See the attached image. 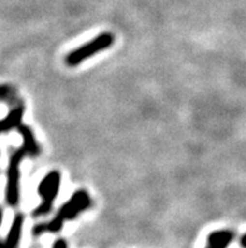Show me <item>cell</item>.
<instances>
[{
    "label": "cell",
    "mask_w": 246,
    "mask_h": 248,
    "mask_svg": "<svg viewBox=\"0 0 246 248\" xmlns=\"http://www.w3.org/2000/svg\"><path fill=\"white\" fill-rule=\"evenodd\" d=\"M90 205V198L86 190H78L72 195L67 203L60 207L56 217L48 222V223H41L34 226L33 234L39 237L44 233H57L63 228V224L66 220H73L78 217L79 214L86 212Z\"/></svg>",
    "instance_id": "6da1fadb"
},
{
    "label": "cell",
    "mask_w": 246,
    "mask_h": 248,
    "mask_svg": "<svg viewBox=\"0 0 246 248\" xmlns=\"http://www.w3.org/2000/svg\"><path fill=\"white\" fill-rule=\"evenodd\" d=\"M60 182H62V176L59 171L53 170L44 176L42 182L38 186V194L43 198V202L38 205L37 209L34 211V217H43L50 213L53 209L54 201H56L57 195L59 193Z\"/></svg>",
    "instance_id": "7a4b0ae2"
},
{
    "label": "cell",
    "mask_w": 246,
    "mask_h": 248,
    "mask_svg": "<svg viewBox=\"0 0 246 248\" xmlns=\"http://www.w3.org/2000/svg\"><path fill=\"white\" fill-rule=\"evenodd\" d=\"M115 43V35L112 33H102V34L97 35L93 41L88 42V43L83 44L81 47L75 48L71 53L67 54L66 63L69 67H75L88 60L89 57L94 56V54L100 53L102 50L109 48Z\"/></svg>",
    "instance_id": "3957f363"
},
{
    "label": "cell",
    "mask_w": 246,
    "mask_h": 248,
    "mask_svg": "<svg viewBox=\"0 0 246 248\" xmlns=\"http://www.w3.org/2000/svg\"><path fill=\"white\" fill-rule=\"evenodd\" d=\"M25 155H29L28 149L23 145L22 148L13 151L9 159V167L6 171V203L12 207L18 204L19 202V178H20V163Z\"/></svg>",
    "instance_id": "277c9868"
},
{
    "label": "cell",
    "mask_w": 246,
    "mask_h": 248,
    "mask_svg": "<svg viewBox=\"0 0 246 248\" xmlns=\"http://www.w3.org/2000/svg\"><path fill=\"white\" fill-rule=\"evenodd\" d=\"M23 224H24V216L23 214H16L13 223L10 226V230L6 234L4 242L1 243V248H16L23 232Z\"/></svg>",
    "instance_id": "5b68a950"
},
{
    "label": "cell",
    "mask_w": 246,
    "mask_h": 248,
    "mask_svg": "<svg viewBox=\"0 0 246 248\" xmlns=\"http://www.w3.org/2000/svg\"><path fill=\"white\" fill-rule=\"evenodd\" d=\"M23 115H24V106L20 102L13 107V110L9 111L5 119L1 121V131L8 132L13 129H18L22 125Z\"/></svg>",
    "instance_id": "8992f818"
},
{
    "label": "cell",
    "mask_w": 246,
    "mask_h": 248,
    "mask_svg": "<svg viewBox=\"0 0 246 248\" xmlns=\"http://www.w3.org/2000/svg\"><path fill=\"white\" fill-rule=\"evenodd\" d=\"M234 232L229 230H221L211 232L207 237V247L210 248H228L234 241Z\"/></svg>",
    "instance_id": "52a82bcc"
},
{
    "label": "cell",
    "mask_w": 246,
    "mask_h": 248,
    "mask_svg": "<svg viewBox=\"0 0 246 248\" xmlns=\"http://www.w3.org/2000/svg\"><path fill=\"white\" fill-rule=\"evenodd\" d=\"M16 130H18L19 134L23 136V145H24L25 148L28 149L29 155L35 157L41 154V149H39V146H38L37 140H35V136H34V132L31 131L30 127H28V126H25L22 124V125L19 126Z\"/></svg>",
    "instance_id": "ba28073f"
},
{
    "label": "cell",
    "mask_w": 246,
    "mask_h": 248,
    "mask_svg": "<svg viewBox=\"0 0 246 248\" xmlns=\"http://www.w3.org/2000/svg\"><path fill=\"white\" fill-rule=\"evenodd\" d=\"M53 248H68V243L64 238H59L53 243Z\"/></svg>",
    "instance_id": "9c48e42d"
},
{
    "label": "cell",
    "mask_w": 246,
    "mask_h": 248,
    "mask_svg": "<svg viewBox=\"0 0 246 248\" xmlns=\"http://www.w3.org/2000/svg\"><path fill=\"white\" fill-rule=\"evenodd\" d=\"M240 246L243 248H246V234H244V236L240 238Z\"/></svg>",
    "instance_id": "30bf717a"
},
{
    "label": "cell",
    "mask_w": 246,
    "mask_h": 248,
    "mask_svg": "<svg viewBox=\"0 0 246 248\" xmlns=\"http://www.w3.org/2000/svg\"><path fill=\"white\" fill-rule=\"evenodd\" d=\"M206 248H210V247H206Z\"/></svg>",
    "instance_id": "8fae6325"
}]
</instances>
